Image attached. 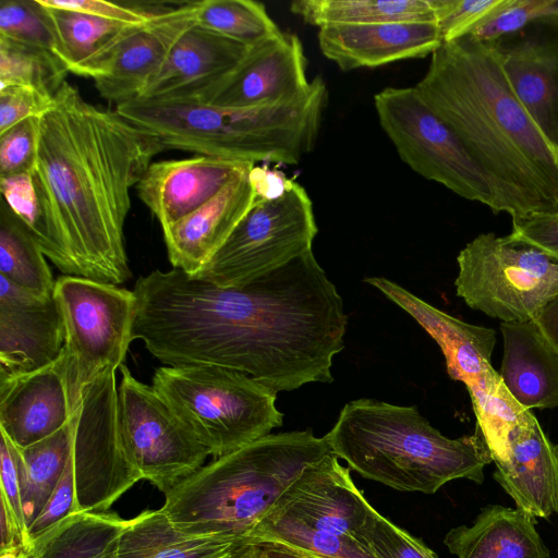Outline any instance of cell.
I'll return each instance as SVG.
<instances>
[{
	"label": "cell",
	"instance_id": "cell-1",
	"mask_svg": "<svg viewBox=\"0 0 558 558\" xmlns=\"http://www.w3.org/2000/svg\"><path fill=\"white\" fill-rule=\"evenodd\" d=\"M133 292V340L165 365H217L276 392L333 380L348 318L312 251L239 287L172 268L140 277Z\"/></svg>",
	"mask_w": 558,
	"mask_h": 558
},
{
	"label": "cell",
	"instance_id": "cell-2",
	"mask_svg": "<svg viewBox=\"0 0 558 558\" xmlns=\"http://www.w3.org/2000/svg\"><path fill=\"white\" fill-rule=\"evenodd\" d=\"M163 149L158 138L97 107L65 82L39 118L32 234L65 276L118 286L132 276L124 245L131 189Z\"/></svg>",
	"mask_w": 558,
	"mask_h": 558
},
{
	"label": "cell",
	"instance_id": "cell-3",
	"mask_svg": "<svg viewBox=\"0 0 558 558\" xmlns=\"http://www.w3.org/2000/svg\"><path fill=\"white\" fill-rule=\"evenodd\" d=\"M414 87L488 175L495 214L556 213L558 153L518 100L487 43L465 35L441 44Z\"/></svg>",
	"mask_w": 558,
	"mask_h": 558
},
{
	"label": "cell",
	"instance_id": "cell-4",
	"mask_svg": "<svg viewBox=\"0 0 558 558\" xmlns=\"http://www.w3.org/2000/svg\"><path fill=\"white\" fill-rule=\"evenodd\" d=\"M331 452L312 429L269 434L201 466L160 509L184 533L247 543L304 469Z\"/></svg>",
	"mask_w": 558,
	"mask_h": 558
},
{
	"label": "cell",
	"instance_id": "cell-5",
	"mask_svg": "<svg viewBox=\"0 0 558 558\" xmlns=\"http://www.w3.org/2000/svg\"><path fill=\"white\" fill-rule=\"evenodd\" d=\"M324 438L354 472L401 492L432 495L462 478L482 484L484 468L493 462L477 428L448 438L415 405L373 399L345 403Z\"/></svg>",
	"mask_w": 558,
	"mask_h": 558
},
{
	"label": "cell",
	"instance_id": "cell-6",
	"mask_svg": "<svg viewBox=\"0 0 558 558\" xmlns=\"http://www.w3.org/2000/svg\"><path fill=\"white\" fill-rule=\"evenodd\" d=\"M327 101V86L316 76L308 93L289 104L228 108L194 100L134 99L116 110L155 135L163 149L254 165H296L315 146Z\"/></svg>",
	"mask_w": 558,
	"mask_h": 558
},
{
	"label": "cell",
	"instance_id": "cell-7",
	"mask_svg": "<svg viewBox=\"0 0 558 558\" xmlns=\"http://www.w3.org/2000/svg\"><path fill=\"white\" fill-rule=\"evenodd\" d=\"M153 388L219 458L282 426L277 392L239 371L217 365H165Z\"/></svg>",
	"mask_w": 558,
	"mask_h": 558
},
{
	"label": "cell",
	"instance_id": "cell-8",
	"mask_svg": "<svg viewBox=\"0 0 558 558\" xmlns=\"http://www.w3.org/2000/svg\"><path fill=\"white\" fill-rule=\"evenodd\" d=\"M457 263V295L500 323L534 322L558 296V263L509 235L478 234Z\"/></svg>",
	"mask_w": 558,
	"mask_h": 558
},
{
	"label": "cell",
	"instance_id": "cell-9",
	"mask_svg": "<svg viewBox=\"0 0 558 558\" xmlns=\"http://www.w3.org/2000/svg\"><path fill=\"white\" fill-rule=\"evenodd\" d=\"M374 105L380 126L411 169L495 213L488 175L415 87H386L374 96Z\"/></svg>",
	"mask_w": 558,
	"mask_h": 558
},
{
	"label": "cell",
	"instance_id": "cell-10",
	"mask_svg": "<svg viewBox=\"0 0 558 558\" xmlns=\"http://www.w3.org/2000/svg\"><path fill=\"white\" fill-rule=\"evenodd\" d=\"M53 296L64 325V347L72 403L109 367L123 365L135 316L133 291L84 277L62 276Z\"/></svg>",
	"mask_w": 558,
	"mask_h": 558
},
{
	"label": "cell",
	"instance_id": "cell-11",
	"mask_svg": "<svg viewBox=\"0 0 558 558\" xmlns=\"http://www.w3.org/2000/svg\"><path fill=\"white\" fill-rule=\"evenodd\" d=\"M317 232L312 201L293 181L279 198H255L226 242L193 278L220 287L245 284L312 251Z\"/></svg>",
	"mask_w": 558,
	"mask_h": 558
},
{
	"label": "cell",
	"instance_id": "cell-12",
	"mask_svg": "<svg viewBox=\"0 0 558 558\" xmlns=\"http://www.w3.org/2000/svg\"><path fill=\"white\" fill-rule=\"evenodd\" d=\"M118 387V432L130 464L165 496L204 465L206 446L153 386L123 364Z\"/></svg>",
	"mask_w": 558,
	"mask_h": 558
},
{
	"label": "cell",
	"instance_id": "cell-13",
	"mask_svg": "<svg viewBox=\"0 0 558 558\" xmlns=\"http://www.w3.org/2000/svg\"><path fill=\"white\" fill-rule=\"evenodd\" d=\"M116 371L109 367L87 385L74 412L73 460L78 511H109L143 480L121 447Z\"/></svg>",
	"mask_w": 558,
	"mask_h": 558
},
{
	"label": "cell",
	"instance_id": "cell-14",
	"mask_svg": "<svg viewBox=\"0 0 558 558\" xmlns=\"http://www.w3.org/2000/svg\"><path fill=\"white\" fill-rule=\"evenodd\" d=\"M487 44L518 100L558 153V13Z\"/></svg>",
	"mask_w": 558,
	"mask_h": 558
},
{
	"label": "cell",
	"instance_id": "cell-15",
	"mask_svg": "<svg viewBox=\"0 0 558 558\" xmlns=\"http://www.w3.org/2000/svg\"><path fill=\"white\" fill-rule=\"evenodd\" d=\"M310 88L301 40L294 34L280 32L251 47L228 76L190 100L228 108H257L293 102Z\"/></svg>",
	"mask_w": 558,
	"mask_h": 558
},
{
	"label": "cell",
	"instance_id": "cell-16",
	"mask_svg": "<svg viewBox=\"0 0 558 558\" xmlns=\"http://www.w3.org/2000/svg\"><path fill=\"white\" fill-rule=\"evenodd\" d=\"M364 281L410 314L438 343L448 375L464 384L471 402L497 392L504 383L492 365L496 331L456 318L383 277Z\"/></svg>",
	"mask_w": 558,
	"mask_h": 558
},
{
	"label": "cell",
	"instance_id": "cell-17",
	"mask_svg": "<svg viewBox=\"0 0 558 558\" xmlns=\"http://www.w3.org/2000/svg\"><path fill=\"white\" fill-rule=\"evenodd\" d=\"M198 1L170 3L124 38L93 77L99 95L116 105L136 99L181 36L196 25Z\"/></svg>",
	"mask_w": 558,
	"mask_h": 558
},
{
	"label": "cell",
	"instance_id": "cell-18",
	"mask_svg": "<svg viewBox=\"0 0 558 558\" xmlns=\"http://www.w3.org/2000/svg\"><path fill=\"white\" fill-rule=\"evenodd\" d=\"M371 508L354 484L350 468L341 465L331 452L305 468L270 513L318 532L354 539Z\"/></svg>",
	"mask_w": 558,
	"mask_h": 558
},
{
	"label": "cell",
	"instance_id": "cell-19",
	"mask_svg": "<svg viewBox=\"0 0 558 558\" xmlns=\"http://www.w3.org/2000/svg\"><path fill=\"white\" fill-rule=\"evenodd\" d=\"M54 296H38L0 277V380L45 367L64 347Z\"/></svg>",
	"mask_w": 558,
	"mask_h": 558
},
{
	"label": "cell",
	"instance_id": "cell-20",
	"mask_svg": "<svg viewBox=\"0 0 558 558\" xmlns=\"http://www.w3.org/2000/svg\"><path fill=\"white\" fill-rule=\"evenodd\" d=\"M74 412L63 350L45 367L0 380V432L19 448L58 432Z\"/></svg>",
	"mask_w": 558,
	"mask_h": 558
},
{
	"label": "cell",
	"instance_id": "cell-21",
	"mask_svg": "<svg viewBox=\"0 0 558 558\" xmlns=\"http://www.w3.org/2000/svg\"><path fill=\"white\" fill-rule=\"evenodd\" d=\"M254 163L202 156L151 162L137 196L162 230L197 210Z\"/></svg>",
	"mask_w": 558,
	"mask_h": 558
},
{
	"label": "cell",
	"instance_id": "cell-22",
	"mask_svg": "<svg viewBox=\"0 0 558 558\" xmlns=\"http://www.w3.org/2000/svg\"><path fill=\"white\" fill-rule=\"evenodd\" d=\"M250 48L194 25L177 41L163 65L136 99H194L228 76Z\"/></svg>",
	"mask_w": 558,
	"mask_h": 558
},
{
	"label": "cell",
	"instance_id": "cell-23",
	"mask_svg": "<svg viewBox=\"0 0 558 558\" xmlns=\"http://www.w3.org/2000/svg\"><path fill=\"white\" fill-rule=\"evenodd\" d=\"M441 44L436 22L328 25L318 31L322 53L342 71L424 58Z\"/></svg>",
	"mask_w": 558,
	"mask_h": 558
},
{
	"label": "cell",
	"instance_id": "cell-24",
	"mask_svg": "<svg viewBox=\"0 0 558 558\" xmlns=\"http://www.w3.org/2000/svg\"><path fill=\"white\" fill-rule=\"evenodd\" d=\"M494 463L493 477L515 508L533 518L558 514V450L534 414L512 430L507 457Z\"/></svg>",
	"mask_w": 558,
	"mask_h": 558
},
{
	"label": "cell",
	"instance_id": "cell-25",
	"mask_svg": "<svg viewBox=\"0 0 558 558\" xmlns=\"http://www.w3.org/2000/svg\"><path fill=\"white\" fill-rule=\"evenodd\" d=\"M250 170L197 210L162 230L173 268L193 277L226 242L255 201Z\"/></svg>",
	"mask_w": 558,
	"mask_h": 558
},
{
	"label": "cell",
	"instance_id": "cell-26",
	"mask_svg": "<svg viewBox=\"0 0 558 558\" xmlns=\"http://www.w3.org/2000/svg\"><path fill=\"white\" fill-rule=\"evenodd\" d=\"M499 329L498 373L510 395L527 410L558 408V350L534 322H501Z\"/></svg>",
	"mask_w": 558,
	"mask_h": 558
},
{
	"label": "cell",
	"instance_id": "cell-27",
	"mask_svg": "<svg viewBox=\"0 0 558 558\" xmlns=\"http://www.w3.org/2000/svg\"><path fill=\"white\" fill-rule=\"evenodd\" d=\"M535 523L518 508L487 505L472 525L450 529L444 544L457 558H550Z\"/></svg>",
	"mask_w": 558,
	"mask_h": 558
},
{
	"label": "cell",
	"instance_id": "cell-28",
	"mask_svg": "<svg viewBox=\"0 0 558 558\" xmlns=\"http://www.w3.org/2000/svg\"><path fill=\"white\" fill-rule=\"evenodd\" d=\"M38 2L52 27L53 53L68 72L90 78L124 38L147 23H124Z\"/></svg>",
	"mask_w": 558,
	"mask_h": 558
},
{
	"label": "cell",
	"instance_id": "cell-29",
	"mask_svg": "<svg viewBox=\"0 0 558 558\" xmlns=\"http://www.w3.org/2000/svg\"><path fill=\"white\" fill-rule=\"evenodd\" d=\"M247 543L178 530L158 510H144L128 520L119 558H227Z\"/></svg>",
	"mask_w": 558,
	"mask_h": 558
},
{
	"label": "cell",
	"instance_id": "cell-30",
	"mask_svg": "<svg viewBox=\"0 0 558 558\" xmlns=\"http://www.w3.org/2000/svg\"><path fill=\"white\" fill-rule=\"evenodd\" d=\"M126 523L111 511L73 512L35 539L29 558H119Z\"/></svg>",
	"mask_w": 558,
	"mask_h": 558
},
{
	"label": "cell",
	"instance_id": "cell-31",
	"mask_svg": "<svg viewBox=\"0 0 558 558\" xmlns=\"http://www.w3.org/2000/svg\"><path fill=\"white\" fill-rule=\"evenodd\" d=\"M74 432L73 414L52 435L25 448L13 445L27 526L36 519L61 478L73 449Z\"/></svg>",
	"mask_w": 558,
	"mask_h": 558
},
{
	"label": "cell",
	"instance_id": "cell-32",
	"mask_svg": "<svg viewBox=\"0 0 558 558\" xmlns=\"http://www.w3.org/2000/svg\"><path fill=\"white\" fill-rule=\"evenodd\" d=\"M290 11L311 25L436 22L432 0H298Z\"/></svg>",
	"mask_w": 558,
	"mask_h": 558
},
{
	"label": "cell",
	"instance_id": "cell-33",
	"mask_svg": "<svg viewBox=\"0 0 558 558\" xmlns=\"http://www.w3.org/2000/svg\"><path fill=\"white\" fill-rule=\"evenodd\" d=\"M45 257L27 226L2 199L0 277L38 296H52L56 281Z\"/></svg>",
	"mask_w": 558,
	"mask_h": 558
},
{
	"label": "cell",
	"instance_id": "cell-34",
	"mask_svg": "<svg viewBox=\"0 0 558 558\" xmlns=\"http://www.w3.org/2000/svg\"><path fill=\"white\" fill-rule=\"evenodd\" d=\"M196 25L247 47L281 32L265 5L252 0H201Z\"/></svg>",
	"mask_w": 558,
	"mask_h": 558
},
{
	"label": "cell",
	"instance_id": "cell-35",
	"mask_svg": "<svg viewBox=\"0 0 558 558\" xmlns=\"http://www.w3.org/2000/svg\"><path fill=\"white\" fill-rule=\"evenodd\" d=\"M247 543L279 544L317 558H375L353 538L318 532L275 513L258 524Z\"/></svg>",
	"mask_w": 558,
	"mask_h": 558
},
{
	"label": "cell",
	"instance_id": "cell-36",
	"mask_svg": "<svg viewBox=\"0 0 558 558\" xmlns=\"http://www.w3.org/2000/svg\"><path fill=\"white\" fill-rule=\"evenodd\" d=\"M66 73L53 52L0 37V88L22 85L56 96Z\"/></svg>",
	"mask_w": 558,
	"mask_h": 558
},
{
	"label": "cell",
	"instance_id": "cell-37",
	"mask_svg": "<svg viewBox=\"0 0 558 558\" xmlns=\"http://www.w3.org/2000/svg\"><path fill=\"white\" fill-rule=\"evenodd\" d=\"M354 539L375 558H439L422 539L396 525L373 507Z\"/></svg>",
	"mask_w": 558,
	"mask_h": 558
},
{
	"label": "cell",
	"instance_id": "cell-38",
	"mask_svg": "<svg viewBox=\"0 0 558 558\" xmlns=\"http://www.w3.org/2000/svg\"><path fill=\"white\" fill-rule=\"evenodd\" d=\"M0 37L53 52L52 27L38 0H1Z\"/></svg>",
	"mask_w": 558,
	"mask_h": 558
},
{
	"label": "cell",
	"instance_id": "cell-39",
	"mask_svg": "<svg viewBox=\"0 0 558 558\" xmlns=\"http://www.w3.org/2000/svg\"><path fill=\"white\" fill-rule=\"evenodd\" d=\"M557 13L558 0H500L469 35L490 43L519 32L536 19Z\"/></svg>",
	"mask_w": 558,
	"mask_h": 558
},
{
	"label": "cell",
	"instance_id": "cell-40",
	"mask_svg": "<svg viewBox=\"0 0 558 558\" xmlns=\"http://www.w3.org/2000/svg\"><path fill=\"white\" fill-rule=\"evenodd\" d=\"M39 137V118L26 119L0 134V178L33 173Z\"/></svg>",
	"mask_w": 558,
	"mask_h": 558
},
{
	"label": "cell",
	"instance_id": "cell-41",
	"mask_svg": "<svg viewBox=\"0 0 558 558\" xmlns=\"http://www.w3.org/2000/svg\"><path fill=\"white\" fill-rule=\"evenodd\" d=\"M499 2L500 0H432L442 44L469 35Z\"/></svg>",
	"mask_w": 558,
	"mask_h": 558
},
{
	"label": "cell",
	"instance_id": "cell-42",
	"mask_svg": "<svg viewBox=\"0 0 558 558\" xmlns=\"http://www.w3.org/2000/svg\"><path fill=\"white\" fill-rule=\"evenodd\" d=\"M54 96L36 88L8 85L0 88V134L29 119L40 118L53 105Z\"/></svg>",
	"mask_w": 558,
	"mask_h": 558
},
{
	"label": "cell",
	"instance_id": "cell-43",
	"mask_svg": "<svg viewBox=\"0 0 558 558\" xmlns=\"http://www.w3.org/2000/svg\"><path fill=\"white\" fill-rule=\"evenodd\" d=\"M77 511L75 470L72 449L69 461L56 488L36 519L28 526V534L33 543L61 520Z\"/></svg>",
	"mask_w": 558,
	"mask_h": 558
},
{
	"label": "cell",
	"instance_id": "cell-44",
	"mask_svg": "<svg viewBox=\"0 0 558 558\" xmlns=\"http://www.w3.org/2000/svg\"><path fill=\"white\" fill-rule=\"evenodd\" d=\"M508 235L542 251L558 263V214L533 213L514 217Z\"/></svg>",
	"mask_w": 558,
	"mask_h": 558
},
{
	"label": "cell",
	"instance_id": "cell-45",
	"mask_svg": "<svg viewBox=\"0 0 558 558\" xmlns=\"http://www.w3.org/2000/svg\"><path fill=\"white\" fill-rule=\"evenodd\" d=\"M0 186L2 199L32 233L39 217L38 197L33 173L0 178Z\"/></svg>",
	"mask_w": 558,
	"mask_h": 558
},
{
	"label": "cell",
	"instance_id": "cell-46",
	"mask_svg": "<svg viewBox=\"0 0 558 558\" xmlns=\"http://www.w3.org/2000/svg\"><path fill=\"white\" fill-rule=\"evenodd\" d=\"M1 433V432H0ZM1 487L0 498L3 499L14 513L22 531L29 536L28 526L24 515L19 471L13 444L8 436L1 433L0 445ZM31 538V537H29ZM32 539V538H31Z\"/></svg>",
	"mask_w": 558,
	"mask_h": 558
},
{
	"label": "cell",
	"instance_id": "cell-47",
	"mask_svg": "<svg viewBox=\"0 0 558 558\" xmlns=\"http://www.w3.org/2000/svg\"><path fill=\"white\" fill-rule=\"evenodd\" d=\"M248 180L255 198L266 201L281 197L293 183L280 171L255 165L250 170Z\"/></svg>",
	"mask_w": 558,
	"mask_h": 558
},
{
	"label": "cell",
	"instance_id": "cell-48",
	"mask_svg": "<svg viewBox=\"0 0 558 558\" xmlns=\"http://www.w3.org/2000/svg\"><path fill=\"white\" fill-rule=\"evenodd\" d=\"M544 337L558 350V296L534 320Z\"/></svg>",
	"mask_w": 558,
	"mask_h": 558
},
{
	"label": "cell",
	"instance_id": "cell-49",
	"mask_svg": "<svg viewBox=\"0 0 558 558\" xmlns=\"http://www.w3.org/2000/svg\"><path fill=\"white\" fill-rule=\"evenodd\" d=\"M262 558H317L279 544H262Z\"/></svg>",
	"mask_w": 558,
	"mask_h": 558
},
{
	"label": "cell",
	"instance_id": "cell-50",
	"mask_svg": "<svg viewBox=\"0 0 558 558\" xmlns=\"http://www.w3.org/2000/svg\"><path fill=\"white\" fill-rule=\"evenodd\" d=\"M227 558H262V547L255 544H245Z\"/></svg>",
	"mask_w": 558,
	"mask_h": 558
},
{
	"label": "cell",
	"instance_id": "cell-51",
	"mask_svg": "<svg viewBox=\"0 0 558 558\" xmlns=\"http://www.w3.org/2000/svg\"><path fill=\"white\" fill-rule=\"evenodd\" d=\"M0 553V558H21L19 553L15 550H4Z\"/></svg>",
	"mask_w": 558,
	"mask_h": 558
},
{
	"label": "cell",
	"instance_id": "cell-52",
	"mask_svg": "<svg viewBox=\"0 0 558 558\" xmlns=\"http://www.w3.org/2000/svg\"><path fill=\"white\" fill-rule=\"evenodd\" d=\"M556 214H558V205H557V210H556Z\"/></svg>",
	"mask_w": 558,
	"mask_h": 558
},
{
	"label": "cell",
	"instance_id": "cell-53",
	"mask_svg": "<svg viewBox=\"0 0 558 558\" xmlns=\"http://www.w3.org/2000/svg\"><path fill=\"white\" fill-rule=\"evenodd\" d=\"M556 447H557V450H558V444L556 445Z\"/></svg>",
	"mask_w": 558,
	"mask_h": 558
}]
</instances>
